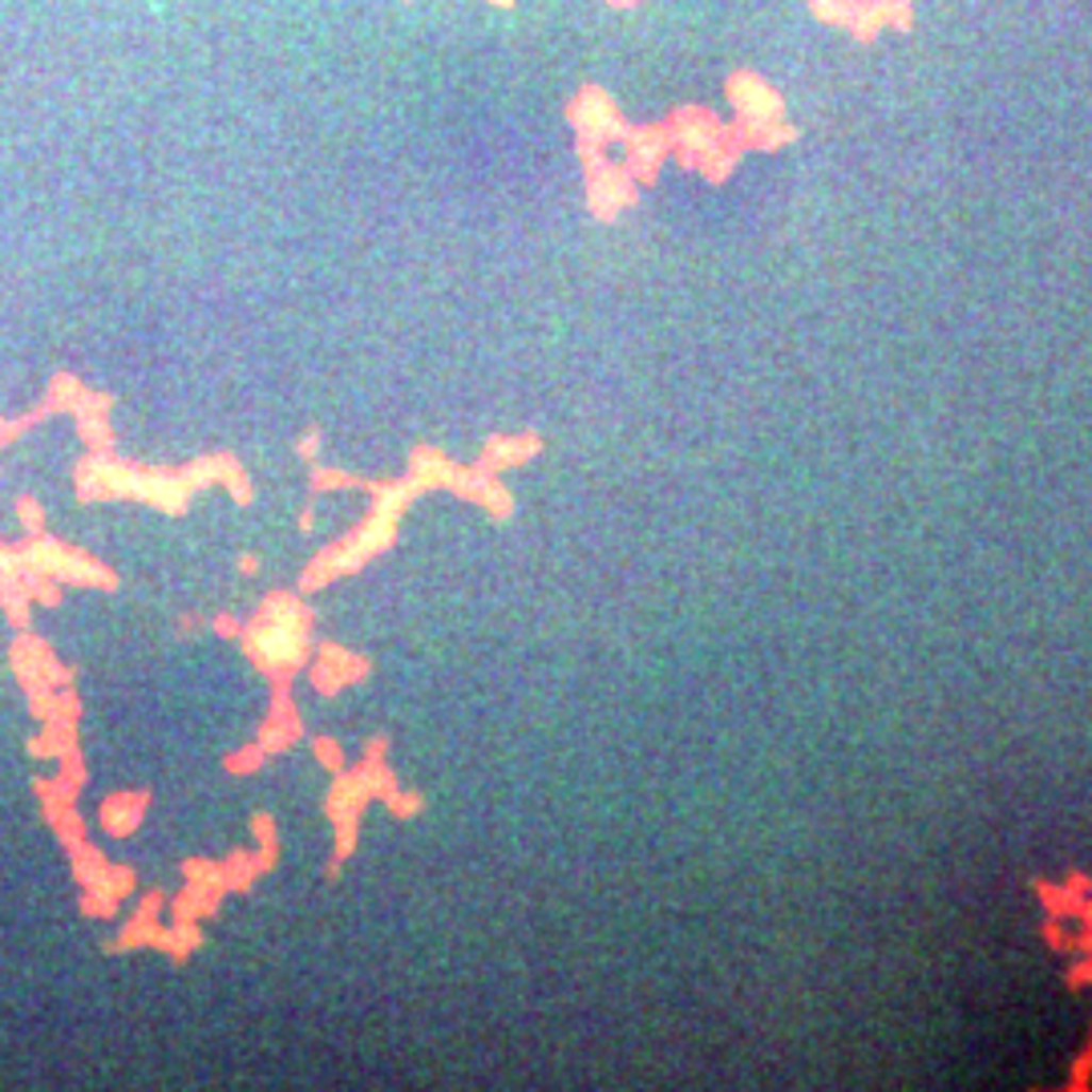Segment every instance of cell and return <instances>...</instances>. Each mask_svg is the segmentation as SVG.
<instances>
[{"instance_id":"obj_1","label":"cell","mask_w":1092,"mask_h":1092,"mask_svg":"<svg viewBox=\"0 0 1092 1092\" xmlns=\"http://www.w3.org/2000/svg\"><path fill=\"white\" fill-rule=\"evenodd\" d=\"M255 647H260V656L267 664H292L303 647V631H300L296 611H292V607H280V615L255 631Z\"/></svg>"}]
</instances>
